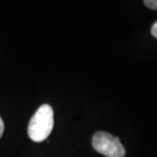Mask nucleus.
<instances>
[{"mask_svg":"<svg viewBox=\"0 0 157 157\" xmlns=\"http://www.w3.org/2000/svg\"><path fill=\"white\" fill-rule=\"evenodd\" d=\"M144 4L149 9L157 11V0H145Z\"/></svg>","mask_w":157,"mask_h":157,"instance_id":"7ed1b4c3","label":"nucleus"},{"mask_svg":"<svg viewBox=\"0 0 157 157\" xmlns=\"http://www.w3.org/2000/svg\"><path fill=\"white\" fill-rule=\"evenodd\" d=\"M93 147L106 157H124L126 149L118 137L107 132H97L93 137Z\"/></svg>","mask_w":157,"mask_h":157,"instance_id":"f03ea898","label":"nucleus"},{"mask_svg":"<svg viewBox=\"0 0 157 157\" xmlns=\"http://www.w3.org/2000/svg\"><path fill=\"white\" fill-rule=\"evenodd\" d=\"M151 34L155 38V39H157V21L155 23V24L153 25V26H152Z\"/></svg>","mask_w":157,"mask_h":157,"instance_id":"20e7f679","label":"nucleus"},{"mask_svg":"<svg viewBox=\"0 0 157 157\" xmlns=\"http://www.w3.org/2000/svg\"><path fill=\"white\" fill-rule=\"evenodd\" d=\"M4 130H5V125H4V121H3L2 118L0 117V138H1V137H2V135H3Z\"/></svg>","mask_w":157,"mask_h":157,"instance_id":"39448f33","label":"nucleus"},{"mask_svg":"<svg viewBox=\"0 0 157 157\" xmlns=\"http://www.w3.org/2000/svg\"><path fill=\"white\" fill-rule=\"evenodd\" d=\"M53 110L48 104H44L36 111L30 120L28 125V135L35 142L45 140L53 128Z\"/></svg>","mask_w":157,"mask_h":157,"instance_id":"f257e3e1","label":"nucleus"}]
</instances>
